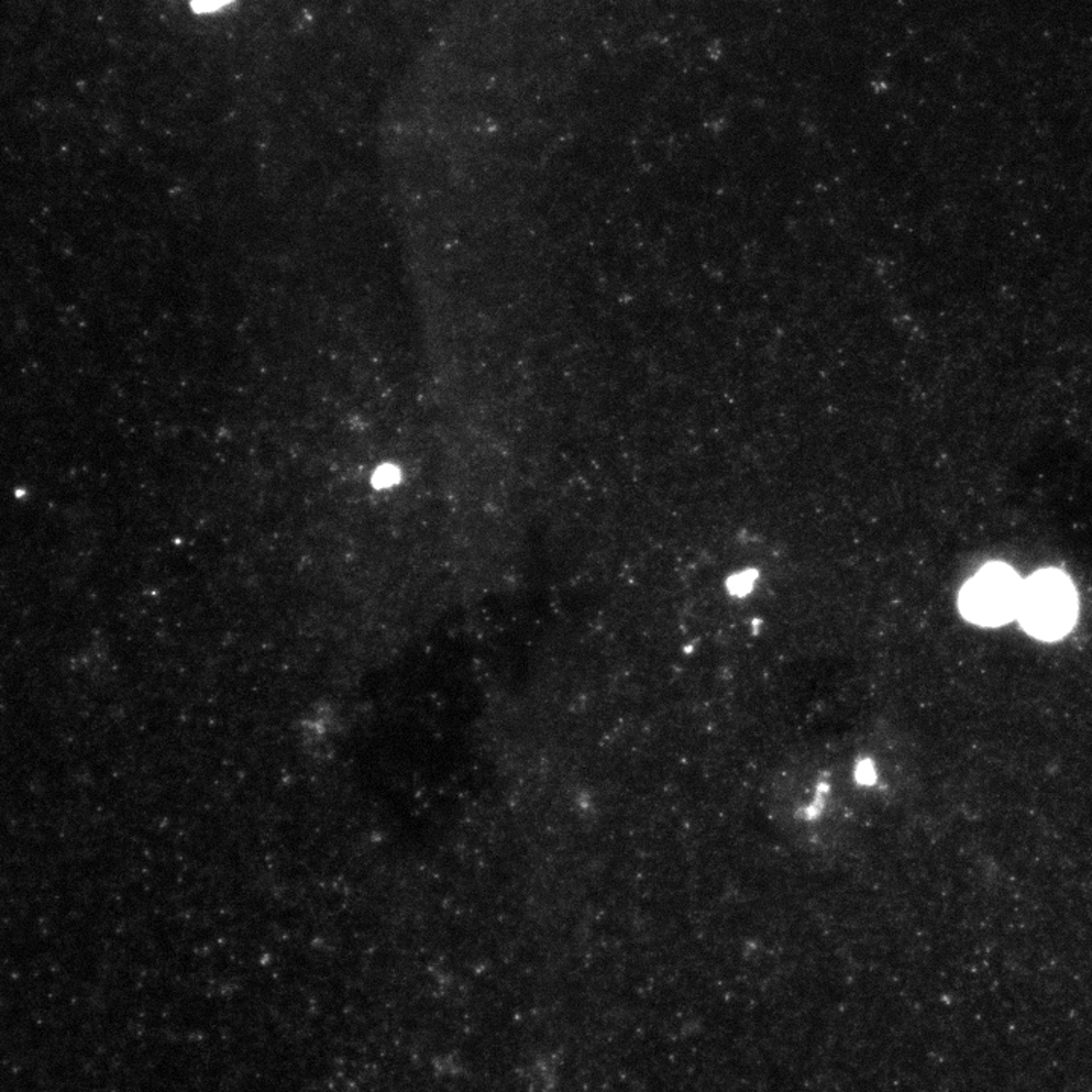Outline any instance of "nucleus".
I'll use <instances>...</instances> for the list:
<instances>
[{
    "label": "nucleus",
    "instance_id": "f257e3e1",
    "mask_svg": "<svg viewBox=\"0 0 1092 1092\" xmlns=\"http://www.w3.org/2000/svg\"><path fill=\"white\" fill-rule=\"evenodd\" d=\"M1030 635L1056 641L1067 635L1077 617V593L1065 574L1041 571L1023 584L1018 616Z\"/></svg>",
    "mask_w": 1092,
    "mask_h": 1092
},
{
    "label": "nucleus",
    "instance_id": "f03ea898",
    "mask_svg": "<svg viewBox=\"0 0 1092 1092\" xmlns=\"http://www.w3.org/2000/svg\"><path fill=\"white\" fill-rule=\"evenodd\" d=\"M1024 581L1005 563H989L965 584L959 607L968 621L986 627L1018 616Z\"/></svg>",
    "mask_w": 1092,
    "mask_h": 1092
},
{
    "label": "nucleus",
    "instance_id": "7ed1b4c3",
    "mask_svg": "<svg viewBox=\"0 0 1092 1092\" xmlns=\"http://www.w3.org/2000/svg\"><path fill=\"white\" fill-rule=\"evenodd\" d=\"M401 481V471L395 465H382L375 471L372 477V484L379 489L390 487V485L398 484Z\"/></svg>",
    "mask_w": 1092,
    "mask_h": 1092
},
{
    "label": "nucleus",
    "instance_id": "20e7f679",
    "mask_svg": "<svg viewBox=\"0 0 1092 1092\" xmlns=\"http://www.w3.org/2000/svg\"><path fill=\"white\" fill-rule=\"evenodd\" d=\"M756 576V573H751V571H749V573H744L741 574V576L733 577V579H730V581H728V589L732 590V593H735V595L748 593L749 590H751L752 582H754Z\"/></svg>",
    "mask_w": 1092,
    "mask_h": 1092
},
{
    "label": "nucleus",
    "instance_id": "39448f33",
    "mask_svg": "<svg viewBox=\"0 0 1092 1092\" xmlns=\"http://www.w3.org/2000/svg\"><path fill=\"white\" fill-rule=\"evenodd\" d=\"M229 0H194L193 8L198 13H209V11H215L217 8H222L223 5L228 4Z\"/></svg>",
    "mask_w": 1092,
    "mask_h": 1092
}]
</instances>
